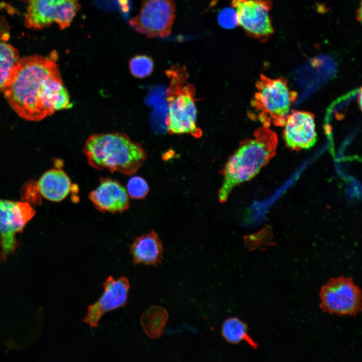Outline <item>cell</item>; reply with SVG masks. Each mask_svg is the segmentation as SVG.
<instances>
[{
  "label": "cell",
  "instance_id": "cell-1",
  "mask_svg": "<svg viewBox=\"0 0 362 362\" xmlns=\"http://www.w3.org/2000/svg\"><path fill=\"white\" fill-rule=\"evenodd\" d=\"M57 53L19 59L3 93L21 118L39 121L56 111L72 107L57 60Z\"/></svg>",
  "mask_w": 362,
  "mask_h": 362
},
{
  "label": "cell",
  "instance_id": "cell-2",
  "mask_svg": "<svg viewBox=\"0 0 362 362\" xmlns=\"http://www.w3.org/2000/svg\"><path fill=\"white\" fill-rule=\"evenodd\" d=\"M278 143L277 134L263 126L253 137L241 142L221 171L224 177L218 193L221 203L227 201L235 187L250 180L276 154Z\"/></svg>",
  "mask_w": 362,
  "mask_h": 362
},
{
  "label": "cell",
  "instance_id": "cell-3",
  "mask_svg": "<svg viewBox=\"0 0 362 362\" xmlns=\"http://www.w3.org/2000/svg\"><path fill=\"white\" fill-rule=\"evenodd\" d=\"M83 150L92 167L127 175L136 173L147 156L141 144L120 132L93 134L85 141Z\"/></svg>",
  "mask_w": 362,
  "mask_h": 362
},
{
  "label": "cell",
  "instance_id": "cell-4",
  "mask_svg": "<svg viewBox=\"0 0 362 362\" xmlns=\"http://www.w3.org/2000/svg\"><path fill=\"white\" fill-rule=\"evenodd\" d=\"M166 74L170 80L166 95L168 106L166 124L168 133L200 137L202 132L196 123L195 88L187 81L186 68L174 65L166 71Z\"/></svg>",
  "mask_w": 362,
  "mask_h": 362
},
{
  "label": "cell",
  "instance_id": "cell-5",
  "mask_svg": "<svg viewBox=\"0 0 362 362\" xmlns=\"http://www.w3.org/2000/svg\"><path fill=\"white\" fill-rule=\"evenodd\" d=\"M249 116L263 126L283 127L290 108L298 98L286 78H271L261 74L255 84Z\"/></svg>",
  "mask_w": 362,
  "mask_h": 362
},
{
  "label": "cell",
  "instance_id": "cell-6",
  "mask_svg": "<svg viewBox=\"0 0 362 362\" xmlns=\"http://www.w3.org/2000/svg\"><path fill=\"white\" fill-rule=\"evenodd\" d=\"M79 0H28L25 25L41 30L56 23L61 30L68 27L80 9Z\"/></svg>",
  "mask_w": 362,
  "mask_h": 362
},
{
  "label": "cell",
  "instance_id": "cell-7",
  "mask_svg": "<svg viewBox=\"0 0 362 362\" xmlns=\"http://www.w3.org/2000/svg\"><path fill=\"white\" fill-rule=\"evenodd\" d=\"M320 307L323 312L355 316L361 311V293L352 278L330 279L319 292Z\"/></svg>",
  "mask_w": 362,
  "mask_h": 362
},
{
  "label": "cell",
  "instance_id": "cell-8",
  "mask_svg": "<svg viewBox=\"0 0 362 362\" xmlns=\"http://www.w3.org/2000/svg\"><path fill=\"white\" fill-rule=\"evenodd\" d=\"M35 213L28 202L0 199V262L16 253L19 246L16 234L22 232Z\"/></svg>",
  "mask_w": 362,
  "mask_h": 362
},
{
  "label": "cell",
  "instance_id": "cell-9",
  "mask_svg": "<svg viewBox=\"0 0 362 362\" xmlns=\"http://www.w3.org/2000/svg\"><path fill=\"white\" fill-rule=\"evenodd\" d=\"M175 13L174 0H142L139 13L129 24L148 37L163 38L171 33Z\"/></svg>",
  "mask_w": 362,
  "mask_h": 362
},
{
  "label": "cell",
  "instance_id": "cell-10",
  "mask_svg": "<svg viewBox=\"0 0 362 362\" xmlns=\"http://www.w3.org/2000/svg\"><path fill=\"white\" fill-rule=\"evenodd\" d=\"M235 9L238 24L246 35L265 42L274 33L269 11L272 0H231Z\"/></svg>",
  "mask_w": 362,
  "mask_h": 362
},
{
  "label": "cell",
  "instance_id": "cell-11",
  "mask_svg": "<svg viewBox=\"0 0 362 362\" xmlns=\"http://www.w3.org/2000/svg\"><path fill=\"white\" fill-rule=\"evenodd\" d=\"M104 292L93 304L89 305L83 322L90 329L98 326L100 320L107 312L125 306L130 288L129 279L121 277L115 280L109 276L103 284Z\"/></svg>",
  "mask_w": 362,
  "mask_h": 362
},
{
  "label": "cell",
  "instance_id": "cell-12",
  "mask_svg": "<svg viewBox=\"0 0 362 362\" xmlns=\"http://www.w3.org/2000/svg\"><path fill=\"white\" fill-rule=\"evenodd\" d=\"M314 116L303 111H294L287 116L283 137L286 146L299 151L312 147L317 140Z\"/></svg>",
  "mask_w": 362,
  "mask_h": 362
},
{
  "label": "cell",
  "instance_id": "cell-13",
  "mask_svg": "<svg viewBox=\"0 0 362 362\" xmlns=\"http://www.w3.org/2000/svg\"><path fill=\"white\" fill-rule=\"evenodd\" d=\"M94 207L100 212L122 213L130 208L129 196L126 189L118 181L102 177L98 186L89 194Z\"/></svg>",
  "mask_w": 362,
  "mask_h": 362
},
{
  "label": "cell",
  "instance_id": "cell-14",
  "mask_svg": "<svg viewBox=\"0 0 362 362\" xmlns=\"http://www.w3.org/2000/svg\"><path fill=\"white\" fill-rule=\"evenodd\" d=\"M163 248L158 234L154 230L136 237L130 246L135 264L157 265L163 258Z\"/></svg>",
  "mask_w": 362,
  "mask_h": 362
},
{
  "label": "cell",
  "instance_id": "cell-15",
  "mask_svg": "<svg viewBox=\"0 0 362 362\" xmlns=\"http://www.w3.org/2000/svg\"><path fill=\"white\" fill-rule=\"evenodd\" d=\"M37 185L41 195L54 202L64 200L71 191L72 184L67 174L60 168L45 171L40 177Z\"/></svg>",
  "mask_w": 362,
  "mask_h": 362
},
{
  "label": "cell",
  "instance_id": "cell-16",
  "mask_svg": "<svg viewBox=\"0 0 362 362\" xmlns=\"http://www.w3.org/2000/svg\"><path fill=\"white\" fill-rule=\"evenodd\" d=\"M168 318L167 311L162 307L153 306L141 316L140 322L146 334L152 339L160 338Z\"/></svg>",
  "mask_w": 362,
  "mask_h": 362
},
{
  "label": "cell",
  "instance_id": "cell-17",
  "mask_svg": "<svg viewBox=\"0 0 362 362\" xmlns=\"http://www.w3.org/2000/svg\"><path fill=\"white\" fill-rule=\"evenodd\" d=\"M221 334L228 342L231 344L245 341L254 349L258 346L257 343L248 335L247 324L235 317L229 318L224 321Z\"/></svg>",
  "mask_w": 362,
  "mask_h": 362
},
{
  "label": "cell",
  "instance_id": "cell-18",
  "mask_svg": "<svg viewBox=\"0 0 362 362\" xmlns=\"http://www.w3.org/2000/svg\"><path fill=\"white\" fill-rule=\"evenodd\" d=\"M19 58L16 48L0 40V92L6 87Z\"/></svg>",
  "mask_w": 362,
  "mask_h": 362
},
{
  "label": "cell",
  "instance_id": "cell-19",
  "mask_svg": "<svg viewBox=\"0 0 362 362\" xmlns=\"http://www.w3.org/2000/svg\"><path fill=\"white\" fill-rule=\"evenodd\" d=\"M153 67L152 59L147 55H136L129 61L130 72L136 78H143L149 76L153 71Z\"/></svg>",
  "mask_w": 362,
  "mask_h": 362
},
{
  "label": "cell",
  "instance_id": "cell-20",
  "mask_svg": "<svg viewBox=\"0 0 362 362\" xmlns=\"http://www.w3.org/2000/svg\"><path fill=\"white\" fill-rule=\"evenodd\" d=\"M126 190L129 197L133 199H144L149 192V187L146 180L141 176H134L127 184Z\"/></svg>",
  "mask_w": 362,
  "mask_h": 362
},
{
  "label": "cell",
  "instance_id": "cell-21",
  "mask_svg": "<svg viewBox=\"0 0 362 362\" xmlns=\"http://www.w3.org/2000/svg\"><path fill=\"white\" fill-rule=\"evenodd\" d=\"M217 20L221 27L225 29H233L238 25L236 10L231 5V7L224 8L220 11Z\"/></svg>",
  "mask_w": 362,
  "mask_h": 362
},
{
  "label": "cell",
  "instance_id": "cell-22",
  "mask_svg": "<svg viewBox=\"0 0 362 362\" xmlns=\"http://www.w3.org/2000/svg\"><path fill=\"white\" fill-rule=\"evenodd\" d=\"M22 195L24 202L30 205H39L41 202V194L37 183L34 180L28 182L23 187Z\"/></svg>",
  "mask_w": 362,
  "mask_h": 362
}]
</instances>
